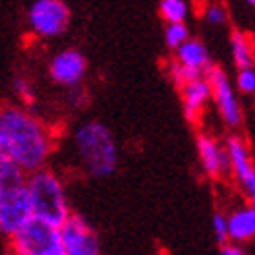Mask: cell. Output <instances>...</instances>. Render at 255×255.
Segmentation results:
<instances>
[{
  "label": "cell",
  "instance_id": "1",
  "mask_svg": "<svg viewBox=\"0 0 255 255\" xmlns=\"http://www.w3.org/2000/svg\"><path fill=\"white\" fill-rule=\"evenodd\" d=\"M0 129L6 139L4 151L23 172L46 166L52 139L40 119L17 106H0Z\"/></svg>",
  "mask_w": 255,
  "mask_h": 255
},
{
  "label": "cell",
  "instance_id": "2",
  "mask_svg": "<svg viewBox=\"0 0 255 255\" xmlns=\"http://www.w3.org/2000/svg\"><path fill=\"white\" fill-rule=\"evenodd\" d=\"M75 151L83 170L94 178H108L119 168V147L114 135L100 121H87L77 127Z\"/></svg>",
  "mask_w": 255,
  "mask_h": 255
},
{
  "label": "cell",
  "instance_id": "3",
  "mask_svg": "<svg viewBox=\"0 0 255 255\" xmlns=\"http://www.w3.org/2000/svg\"><path fill=\"white\" fill-rule=\"evenodd\" d=\"M25 185H27V191H29L35 218H40L56 228L69 218L71 206L67 199L65 185H62L58 174L42 166L29 172V178L25 181Z\"/></svg>",
  "mask_w": 255,
  "mask_h": 255
},
{
  "label": "cell",
  "instance_id": "4",
  "mask_svg": "<svg viewBox=\"0 0 255 255\" xmlns=\"http://www.w3.org/2000/svg\"><path fill=\"white\" fill-rule=\"evenodd\" d=\"M8 241L12 253L17 255H65L60 231L35 216Z\"/></svg>",
  "mask_w": 255,
  "mask_h": 255
},
{
  "label": "cell",
  "instance_id": "5",
  "mask_svg": "<svg viewBox=\"0 0 255 255\" xmlns=\"http://www.w3.org/2000/svg\"><path fill=\"white\" fill-rule=\"evenodd\" d=\"M27 23L37 37H60L71 25V8L65 0H35L29 6Z\"/></svg>",
  "mask_w": 255,
  "mask_h": 255
},
{
  "label": "cell",
  "instance_id": "6",
  "mask_svg": "<svg viewBox=\"0 0 255 255\" xmlns=\"http://www.w3.org/2000/svg\"><path fill=\"white\" fill-rule=\"evenodd\" d=\"M31 218H33V208H31L27 185L19 183V185L6 187L4 201L0 206V235L10 239Z\"/></svg>",
  "mask_w": 255,
  "mask_h": 255
},
{
  "label": "cell",
  "instance_id": "7",
  "mask_svg": "<svg viewBox=\"0 0 255 255\" xmlns=\"http://www.w3.org/2000/svg\"><path fill=\"white\" fill-rule=\"evenodd\" d=\"M58 231H60L65 255H98L100 253V239L94 228L81 216L69 214V218L58 226Z\"/></svg>",
  "mask_w": 255,
  "mask_h": 255
},
{
  "label": "cell",
  "instance_id": "8",
  "mask_svg": "<svg viewBox=\"0 0 255 255\" xmlns=\"http://www.w3.org/2000/svg\"><path fill=\"white\" fill-rule=\"evenodd\" d=\"M206 77L210 81V87H212V100L216 102V106H218V112L222 121L233 127V129H237V127L241 125V121H243V112H241V104L239 100L235 96V89L231 85V81H228L226 73L220 69V67H210Z\"/></svg>",
  "mask_w": 255,
  "mask_h": 255
},
{
  "label": "cell",
  "instance_id": "9",
  "mask_svg": "<svg viewBox=\"0 0 255 255\" xmlns=\"http://www.w3.org/2000/svg\"><path fill=\"white\" fill-rule=\"evenodd\" d=\"M50 79L60 87H75L81 85L85 73H87V60L85 56L75 48L60 50L58 54L52 56L48 65Z\"/></svg>",
  "mask_w": 255,
  "mask_h": 255
},
{
  "label": "cell",
  "instance_id": "10",
  "mask_svg": "<svg viewBox=\"0 0 255 255\" xmlns=\"http://www.w3.org/2000/svg\"><path fill=\"white\" fill-rule=\"evenodd\" d=\"M226 151H228V160H231V172L237 176L239 185L245 189L251 206L255 208V166L247 145L239 137H228Z\"/></svg>",
  "mask_w": 255,
  "mask_h": 255
},
{
  "label": "cell",
  "instance_id": "11",
  "mask_svg": "<svg viewBox=\"0 0 255 255\" xmlns=\"http://www.w3.org/2000/svg\"><path fill=\"white\" fill-rule=\"evenodd\" d=\"M197 154L201 168L208 176L218 178L231 172V160H228V151L222 147L214 137L210 135H197Z\"/></svg>",
  "mask_w": 255,
  "mask_h": 255
},
{
  "label": "cell",
  "instance_id": "12",
  "mask_svg": "<svg viewBox=\"0 0 255 255\" xmlns=\"http://www.w3.org/2000/svg\"><path fill=\"white\" fill-rule=\"evenodd\" d=\"M181 94H183V110L185 117L191 125H197L203 110H206L208 102L212 100V87L208 77H195L181 85Z\"/></svg>",
  "mask_w": 255,
  "mask_h": 255
},
{
  "label": "cell",
  "instance_id": "13",
  "mask_svg": "<svg viewBox=\"0 0 255 255\" xmlns=\"http://www.w3.org/2000/svg\"><path fill=\"white\" fill-rule=\"evenodd\" d=\"M174 52H176V60L181 62V65H185L187 69H193L201 75H206L208 69L212 67V56L208 52L206 44L199 42V40H191V37H187Z\"/></svg>",
  "mask_w": 255,
  "mask_h": 255
},
{
  "label": "cell",
  "instance_id": "14",
  "mask_svg": "<svg viewBox=\"0 0 255 255\" xmlns=\"http://www.w3.org/2000/svg\"><path fill=\"white\" fill-rule=\"evenodd\" d=\"M228 224V239L235 243H249L255 239V208L245 206L235 210L231 216L226 218Z\"/></svg>",
  "mask_w": 255,
  "mask_h": 255
},
{
  "label": "cell",
  "instance_id": "15",
  "mask_svg": "<svg viewBox=\"0 0 255 255\" xmlns=\"http://www.w3.org/2000/svg\"><path fill=\"white\" fill-rule=\"evenodd\" d=\"M231 50H233V60L237 69L253 67V48L243 31H235L231 35Z\"/></svg>",
  "mask_w": 255,
  "mask_h": 255
},
{
  "label": "cell",
  "instance_id": "16",
  "mask_svg": "<svg viewBox=\"0 0 255 255\" xmlns=\"http://www.w3.org/2000/svg\"><path fill=\"white\" fill-rule=\"evenodd\" d=\"M0 181H2L6 187L25 183V172L8 158V154H4V151H0Z\"/></svg>",
  "mask_w": 255,
  "mask_h": 255
},
{
  "label": "cell",
  "instance_id": "17",
  "mask_svg": "<svg viewBox=\"0 0 255 255\" xmlns=\"http://www.w3.org/2000/svg\"><path fill=\"white\" fill-rule=\"evenodd\" d=\"M160 15L166 23L185 21L189 15V6L185 0H160Z\"/></svg>",
  "mask_w": 255,
  "mask_h": 255
},
{
  "label": "cell",
  "instance_id": "18",
  "mask_svg": "<svg viewBox=\"0 0 255 255\" xmlns=\"http://www.w3.org/2000/svg\"><path fill=\"white\" fill-rule=\"evenodd\" d=\"M189 37V27L185 21H174V23H166V29H164V42L170 50H176L185 40Z\"/></svg>",
  "mask_w": 255,
  "mask_h": 255
},
{
  "label": "cell",
  "instance_id": "19",
  "mask_svg": "<svg viewBox=\"0 0 255 255\" xmlns=\"http://www.w3.org/2000/svg\"><path fill=\"white\" fill-rule=\"evenodd\" d=\"M170 77H172V81L181 87V85H185L187 81H191V79H195V77H201V73H197V71H193V69H187L185 65H181V62H172L170 65Z\"/></svg>",
  "mask_w": 255,
  "mask_h": 255
},
{
  "label": "cell",
  "instance_id": "20",
  "mask_svg": "<svg viewBox=\"0 0 255 255\" xmlns=\"http://www.w3.org/2000/svg\"><path fill=\"white\" fill-rule=\"evenodd\" d=\"M237 87H239L241 94H255V67L239 69Z\"/></svg>",
  "mask_w": 255,
  "mask_h": 255
},
{
  "label": "cell",
  "instance_id": "21",
  "mask_svg": "<svg viewBox=\"0 0 255 255\" xmlns=\"http://www.w3.org/2000/svg\"><path fill=\"white\" fill-rule=\"evenodd\" d=\"M12 89H15V94L19 96V100L23 102V104H27V106L33 104L35 96H33V89H31V85L27 83V79L15 77V81H12Z\"/></svg>",
  "mask_w": 255,
  "mask_h": 255
},
{
  "label": "cell",
  "instance_id": "22",
  "mask_svg": "<svg viewBox=\"0 0 255 255\" xmlns=\"http://www.w3.org/2000/svg\"><path fill=\"white\" fill-rule=\"evenodd\" d=\"M212 228H214V237H216V243H218V245H224L226 241H231V239H228V224H226V218H224L220 212L214 214Z\"/></svg>",
  "mask_w": 255,
  "mask_h": 255
},
{
  "label": "cell",
  "instance_id": "23",
  "mask_svg": "<svg viewBox=\"0 0 255 255\" xmlns=\"http://www.w3.org/2000/svg\"><path fill=\"white\" fill-rule=\"evenodd\" d=\"M203 19H206L210 25H214V27H220V25H224V21H226V10L222 4H210L206 8V12H203Z\"/></svg>",
  "mask_w": 255,
  "mask_h": 255
},
{
  "label": "cell",
  "instance_id": "24",
  "mask_svg": "<svg viewBox=\"0 0 255 255\" xmlns=\"http://www.w3.org/2000/svg\"><path fill=\"white\" fill-rule=\"evenodd\" d=\"M220 253L222 255H245V249L241 247V243H231V241H226L224 245H220Z\"/></svg>",
  "mask_w": 255,
  "mask_h": 255
},
{
  "label": "cell",
  "instance_id": "25",
  "mask_svg": "<svg viewBox=\"0 0 255 255\" xmlns=\"http://www.w3.org/2000/svg\"><path fill=\"white\" fill-rule=\"evenodd\" d=\"M4 193H6V185L0 181V206H2V201H4Z\"/></svg>",
  "mask_w": 255,
  "mask_h": 255
},
{
  "label": "cell",
  "instance_id": "26",
  "mask_svg": "<svg viewBox=\"0 0 255 255\" xmlns=\"http://www.w3.org/2000/svg\"><path fill=\"white\" fill-rule=\"evenodd\" d=\"M4 147H6V139H4L2 129H0V151H4ZM4 154H6V151H4Z\"/></svg>",
  "mask_w": 255,
  "mask_h": 255
},
{
  "label": "cell",
  "instance_id": "27",
  "mask_svg": "<svg viewBox=\"0 0 255 255\" xmlns=\"http://www.w3.org/2000/svg\"><path fill=\"white\" fill-rule=\"evenodd\" d=\"M247 2H249L251 6H255V0H247Z\"/></svg>",
  "mask_w": 255,
  "mask_h": 255
}]
</instances>
